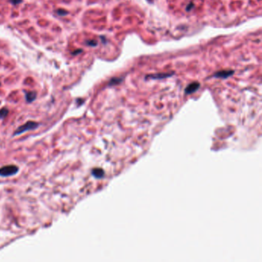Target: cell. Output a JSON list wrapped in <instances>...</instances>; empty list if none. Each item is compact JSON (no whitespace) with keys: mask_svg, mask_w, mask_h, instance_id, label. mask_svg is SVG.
Instances as JSON below:
<instances>
[{"mask_svg":"<svg viewBox=\"0 0 262 262\" xmlns=\"http://www.w3.org/2000/svg\"><path fill=\"white\" fill-rule=\"evenodd\" d=\"M38 126H39V123H37V122H33V121H28V122H27L26 123L23 125V126H19L15 131L13 135L14 136H16V135L23 134L25 131L36 129V128H38Z\"/></svg>","mask_w":262,"mask_h":262,"instance_id":"cell-1","label":"cell"},{"mask_svg":"<svg viewBox=\"0 0 262 262\" xmlns=\"http://www.w3.org/2000/svg\"><path fill=\"white\" fill-rule=\"evenodd\" d=\"M19 172V168L15 165H6L0 168V176L2 177H9L14 175Z\"/></svg>","mask_w":262,"mask_h":262,"instance_id":"cell-2","label":"cell"},{"mask_svg":"<svg viewBox=\"0 0 262 262\" xmlns=\"http://www.w3.org/2000/svg\"><path fill=\"white\" fill-rule=\"evenodd\" d=\"M234 74V71L231 70H224V71H220L216 72L214 76L215 78H221V79H226L228 77Z\"/></svg>","mask_w":262,"mask_h":262,"instance_id":"cell-3","label":"cell"},{"mask_svg":"<svg viewBox=\"0 0 262 262\" xmlns=\"http://www.w3.org/2000/svg\"><path fill=\"white\" fill-rule=\"evenodd\" d=\"M199 87H200V84L199 82H192L186 87L185 92L186 94H192L196 92Z\"/></svg>","mask_w":262,"mask_h":262,"instance_id":"cell-4","label":"cell"},{"mask_svg":"<svg viewBox=\"0 0 262 262\" xmlns=\"http://www.w3.org/2000/svg\"><path fill=\"white\" fill-rule=\"evenodd\" d=\"M173 75V73H158V74H155V75H149L146 76V79H165L168 77H170Z\"/></svg>","mask_w":262,"mask_h":262,"instance_id":"cell-5","label":"cell"},{"mask_svg":"<svg viewBox=\"0 0 262 262\" xmlns=\"http://www.w3.org/2000/svg\"><path fill=\"white\" fill-rule=\"evenodd\" d=\"M92 175L96 178H101L104 177L105 175V172L104 170L99 168H97V169H93L92 171Z\"/></svg>","mask_w":262,"mask_h":262,"instance_id":"cell-6","label":"cell"},{"mask_svg":"<svg viewBox=\"0 0 262 262\" xmlns=\"http://www.w3.org/2000/svg\"><path fill=\"white\" fill-rule=\"evenodd\" d=\"M36 99V93L35 92H29L26 94V99L27 102H32Z\"/></svg>","mask_w":262,"mask_h":262,"instance_id":"cell-7","label":"cell"},{"mask_svg":"<svg viewBox=\"0 0 262 262\" xmlns=\"http://www.w3.org/2000/svg\"><path fill=\"white\" fill-rule=\"evenodd\" d=\"M9 114V110L6 108H2V109H0V118L1 119H3V118H6V116Z\"/></svg>","mask_w":262,"mask_h":262,"instance_id":"cell-8","label":"cell"},{"mask_svg":"<svg viewBox=\"0 0 262 262\" xmlns=\"http://www.w3.org/2000/svg\"><path fill=\"white\" fill-rule=\"evenodd\" d=\"M122 79L121 78H113L112 79H111L110 82H109V85H117L118 83H120L122 82Z\"/></svg>","mask_w":262,"mask_h":262,"instance_id":"cell-9","label":"cell"},{"mask_svg":"<svg viewBox=\"0 0 262 262\" xmlns=\"http://www.w3.org/2000/svg\"><path fill=\"white\" fill-rule=\"evenodd\" d=\"M56 13L58 14V15H66L68 14V12L64 9H58L56 12Z\"/></svg>","mask_w":262,"mask_h":262,"instance_id":"cell-10","label":"cell"},{"mask_svg":"<svg viewBox=\"0 0 262 262\" xmlns=\"http://www.w3.org/2000/svg\"><path fill=\"white\" fill-rule=\"evenodd\" d=\"M86 44L90 46H96L97 45V42L95 41V40H89V41L86 42Z\"/></svg>","mask_w":262,"mask_h":262,"instance_id":"cell-11","label":"cell"},{"mask_svg":"<svg viewBox=\"0 0 262 262\" xmlns=\"http://www.w3.org/2000/svg\"><path fill=\"white\" fill-rule=\"evenodd\" d=\"M22 1H23V0H10V2H11L12 4H14V5H17V4L21 3Z\"/></svg>","mask_w":262,"mask_h":262,"instance_id":"cell-12","label":"cell"},{"mask_svg":"<svg viewBox=\"0 0 262 262\" xmlns=\"http://www.w3.org/2000/svg\"><path fill=\"white\" fill-rule=\"evenodd\" d=\"M193 7H194V4L191 3L189 6H187V8H186V10H187V11H190V10H191Z\"/></svg>","mask_w":262,"mask_h":262,"instance_id":"cell-13","label":"cell"},{"mask_svg":"<svg viewBox=\"0 0 262 262\" xmlns=\"http://www.w3.org/2000/svg\"><path fill=\"white\" fill-rule=\"evenodd\" d=\"M82 49H78V51H76V52H74V53H73L72 54L76 55V54H78V53H82Z\"/></svg>","mask_w":262,"mask_h":262,"instance_id":"cell-14","label":"cell"},{"mask_svg":"<svg viewBox=\"0 0 262 262\" xmlns=\"http://www.w3.org/2000/svg\"><path fill=\"white\" fill-rule=\"evenodd\" d=\"M148 2H152V1H153V0H148Z\"/></svg>","mask_w":262,"mask_h":262,"instance_id":"cell-15","label":"cell"}]
</instances>
